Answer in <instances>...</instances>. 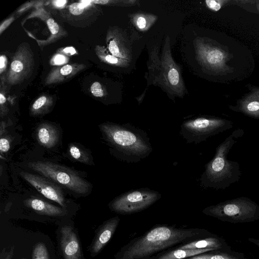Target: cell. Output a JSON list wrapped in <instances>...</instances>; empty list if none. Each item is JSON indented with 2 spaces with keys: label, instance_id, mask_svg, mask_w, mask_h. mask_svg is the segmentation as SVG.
Segmentation results:
<instances>
[{
  "label": "cell",
  "instance_id": "6da1fadb",
  "mask_svg": "<svg viewBox=\"0 0 259 259\" xmlns=\"http://www.w3.org/2000/svg\"><path fill=\"white\" fill-rule=\"evenodd\" d=\"M99 128L112 154L120 161L137 163L153 151L146 132L131 123L106 122L100 124Z\"/></svg>",
  "mask_w": 259,
  "mask_h": 259
},
{
  "label": "cell",
  "instance_id": "7a4b0ae2",
  "mask_svg": "<svg viewBox=\"0 0 259 259\" xmlns=\"http://www.w3.org/2000/svg\"><path fill=\"white\" fill-rule=\"evenodd\" d=\"M243 134V130L237 128L216 148L213 158L206 164L200 177L201 187L224 190L239 181L241 172L239 163L227 157L230 150Z\"/></svg>",
  "mask_w": 259,
  "mask_h": 259
},
{
  "label": "cell",
  "instance_id": "3957f363",
  "mask_svg": "<svg viewBox=\"0 0 259 259\" xmlns=\"http://www.w3.org/2000/svg\"><path fill=\"white\" fill-rule=\"evenodd\" d=\"M197 234L191 230L158 227L132 244L123 253L121 259H142Z\"/></svg>",
  "mask_w": 259,
  "mask_h": 259
},
{
  "label": "cell",
  "instance_id": "277c9868",
  "mask_svg": "<svg viewBox=\"0 0 259 259\" xmlns=\"http://www.w3.org/2000/svg\"><path fill=\"white\" fill-rule=\"evenodd\" d=\"M203 212L224 222L248 223L259 219V205L249 198L242 196L209 206Z\"/></svg>",
  "mask_w": 259,
  "mask_h": 259
},
{
  "label": "cell",
  "instance_id": "5b68a950",
  "mask_svg": "<svg viewBox=\"0 0 259 259\" xmlns=\"http://www.w3.org/2000/svg\"><path fill=\"white\" fill-rule=\"evenodd\" d=\"M30 169L57 184L78 194H85L91 188V184L69 167L50 161L30 162Z\"/></svg>",
  "mask_w": 259,
  "mask_h": 259
},
{
  "label": "cell",
  "instance_id": "8992f818",
  "mask_svg": "<svg viewBox=\"0 0 259 259\" xmlns=\"http://www.w3.org/2000/svg\"><path fill=\"white\" fill-rule=\"evenodd\" d=\"M233 126L231 120L225 118L199 116L184 121L180 126V134L187 144H198Z\"/></svg>",
  "mask_w": 259,
  "mask_h": 259
},
{
  "label": "cell",
  "instance_id": "52a82bcc",
  "mask_svg": "<svg viewBox=\"0 0 259 259\" xmlns=\"http://www.w3.org/2000/svg\"><path fill=\"white\" fill-rule=\"evenodd\" d=\"M161 197V194L148 188L133 189L115 198L109 204L110 208L120 213H132L147 208Z\"/></svg>",
  "mask_w": 259,
  "mask_h": 259
},
{
  "label": "cell",
  "instance_id": "ba28073f",
  "mask_svg": "<svg viewBox=\"0 0 259 259\" xmlns=\"http://www.w3.org/2000/svg\"><path fill=\"white\" fill-rule=\"evenodd\" d=\"M34 66V56L30 46L23 42L18 46L13 57L6 82L9 85L21 83L31 75Z\"/></svg>",
  "mask_w": 259,
  "mask_h": 259
},
{
  "label": "cell",
  "instance_id": "9c48e42d",
  "mask_svg": "<svg viewBox=\"0 0 259 259\" xmlns=\"http://www.w3.org/2000/svg\"><path fill=\"white\" fill-rule=\"evenodd\" d=\"M197 55L204 65L215 72H226L229 69L227 62L230 57L228 53L221 48L199 43L197 46Z\"/></svg>",
  "mask_w": 259,
  "mask_h": 259
},
{
  "label": "cell",
  "instance_id": "30bf717a",
  "mask_svg": "<svg viewBox=\"0 0 259 259\" xmlns=\"http://www.w3.org/2000/svg\"><path fill=\"white\" fill-rule=\"evenodd\" d=\"M20 175L45 197L66 207L63 192L58 184L46 177L26 171H20Z\"/></svg>",
  "mask_w": 259,
  "mask_h": 259
},
{
  "label": "cell",
  "instance_id": "8fae6325",
  "mask_svg": "<svg viewBox=\"0 0 259 259\" xmlns=\"http://www.w3.org/2000/svg\"><path fill=\"white\" fill-rule=\"evenodd\" d=\"M60 244L64 259H81V250L77 236L69 226L60 230Z\"/></svg>",
  "mask_w": 259,
  "mask_h": 259
},
{
  "label": "cell",
  "instance_id": "7c38bea8",
  "mask_svg": "<svg viewBox=\"0 0 259 259\" xmlns=\"http://www.w3.org/2000/svg\"><path fill=\"white\" fill-rule=\"evenodd\" d=\"M85 68L83 64L72 63L53 68L45 80L46 85H51L65 81Z\"/></svg>",
  "mask_w": 259,
  "mask_h": 259
},
{
  "label": "cell",
  "instance_id": "4fadbf2b",
  "mask_svg": "<svg viewBox=\"0 0 259 259\" xmlns=\"http://www.w3.org/2000/svg\"><path fill=\"white\" fill-rule=\"evenodd\" d=\"M119 222L116 217L108 220L100 229L91 246L92 254L99 253L110 240Z\"/></svg>",
  "mask_w": 259,
  "mask_h": 259
},
{
  "label": "cell",
  "instance_id": "5bb4252c",
  "mask_svg": "<svg viewBox=\"0 0 259 259\" xmlns=\"http://www.w3.org/2000/svg\"><path fill=\"white\" fill-rule=\"evenodd\" d=\"M24 204L37 213L53 217L66 215L67 210L64 208L55 206L41 199L30 197L25 199Z\"/></svg>",
  "mask_w": 259,
  "mask_h": 259
},
{
  "label": "cell",
  "instance_id": "9a60e30c",
  "mask_svg": "<svg viewBox=\"0 0 259 259\" xmlns=\"http://www.w3.org/2000/svg\"><path fill=\"white\" fill-rule=\"evenodd\" d=\"M59 131L54 125L43 122L36 129V137L39 144L47 148L55 147L59 140Z\"/></svg>",
  "mask_w": 259,
  "mask_h": 259
},
{
  "label": "cell",
  "instance_id": "2e32d148",
  "mask_svg": "<svg viewBox=\"0 0 259 259\" xmlns=\"http://www.w3.org/2000/svg\"><path fill=\"white\" fill-rule=\"evenodd\" d=\"M231 109L246 116L259 119V90H256L252 94L245 97Z\"/></svg>",
  "mask_w": 259,
  "mask_h": 259
},
{
  "label": "cell",
  "instance_id": "e0dca14e",
  "mask_svg": "<svg viewBox=\"0 0 259 259\" xmlns=\"http://www.w3.org/2000/svg\"><path fill=\"white\" fill-rule=\"evenodd\" d=\"M29 16L37 17L45 20L51 33L50 37L45 42H38L39 45H46L51 44L66 34V31L42 9L34 12Z\"/></svg>",
  "mask_w": 259,
  "mask_h": 259
},
{
  "label": "cell",
  "instance_id": "ac0fdd59",
  "mask_svg": "<svg viewBox=\"0 0 259 259\" xmlns=\"http://www.w3.org/2000/svg\"><path fill=\"white\" fill-rule=\"evenodd\" d=\"M53 104L52 97L44 95L38 97L32 104L30 109L32 116H38L47 113Z\"/></svg>",
  "mask_w": 259,
  "mask_h": 259
},
{
  "label": "cell",
  "instance_id": "d6986e66",
  "mask_svg": "<svg viewBox=\"0 0 259 259\" xmlns=\"http://www.w3.org/2000/svg\"><path fill=\"white\" fill-rule=\"evenodd\" d=\"M223 247V243L220 239L215 238H208L203 240L192 242L180 247L179 249L215 248L218 249Z\"/></svg>",
  "mask_w": 259,
  "mask_h": 259
},
{
  "label": "cell",
  "instance_id": "ffe728a7",
  "mask_svg": "<svg viewBox=\"0 0 259 259\" xmlns=\"http://www.w3.org/2000/svg\"><path fill=\"white\" fill-rule=\"evenodd\" d=\"M214 250L217 249L215 248L190 249H178L162 255L159 257L158 259H182L190 256H195L196 255H199L205 252Z\"/></svg>",
  "mask_w": 259,
  "mask_h": 259
},
{
  "label": "cell",
  "instance_id": "44dd1931",
  "mask_svg": "<svg viewBox=\"0 0 259 259\" xmlns=\"http://www.w3.org/2000/svg\"><path fill=\"white\" fill-rule=\"evenodd\" d=\"M107 44L109 52L114 56L124 59L125 53L117 35L113 31L108 32L107 35Z\"/></svg>",
  "mask_w": 259,
  "mask_h": 259
},
{
  "label": "cell",
  "instance_id": "7402d4cb",
  "mask_svg": "<svg viewBox=\"0 0 259 259\" xmlns=\"http://www.w3.org/2000/svg\"><path fill=\"white\" fill-rule=\"evenodd\" d=\"M95 50L97 57L102 62L117 66L124 63L125 61L123 59L114 56L103 46L97 45Z\"/></svg>",
  "mask_w": 259,
  "mask_h": 259
},
{
  "label": "cell",
  "instance_id": "603a6c76",
  "mask_svg": "<svg viewBox=\"0 0 259 259\" xmlns=\"http://www.w3.org/2000/svg\"><path fill=\"white\" fill-rule=\"evenodd\" d=\"M69 153L74 160L87 164H89L90 159L89 154L77 145L71 144L69 145Z\"/></svg>",
  "mask_w": 259,
  "mask_h": 259
},
{
  "label": "cell",
  "instance_id": "cb8c5ba5",
  "mask_svg": "<svg viewBox=\"0 0 259 259\" xmlns=\"http://www.w3.org/2000/svg\"><path fill=\"white\" fill-rule=\"evenodd\" d=\"M93 5L92 1H82L74 3L68 7V12L72 16H80L84 13Z\"/></svg>",
  "mask_w": 259,
  "mask_h": 259
},
{
  "label": "cell",
  "instance_id": "d4e9b609",
  "mask_svg": "<svg viewBox=\"0 0 259 259\" xmlns=\"http://www.w3.org/2000/svg\"><path fill=\"white\" fill-rule=\"evenodd\" d=\"M31 256L32 259H50L47 248L43 242H39L34 246Z\"/></svg>",
  "mask_w": 259,
  "mask_h": 259
},
{
  "label": "cell",
  "instance_id": "484cf974",
  "mask_svg": "<svg viewBox=\"0 0 259 259\" xmlns=\"http://www.w3.org/2000/svg\"><path fill=\"white\" fill-rule=\"evenodd\" d=\"M189 259H241L228 254H201L190 257Z\"/></svg>",
  "mask_w": 259,
  "mask_h": 259
},
{
  "label": "cell",
  "instance_id": "4316f807",
  "mask_svg": "<svg viewBox=\"0 0 259 259\" xmlns=\"http://www.w3.org/2000/svg\"><path fill=\"white\" fill-rule=\"evenodd\" d=\"M231 2L228 0H207L205 1V3L207 7L210 10L213 11H218L224 5H226Z\"/></svg>",
  "mask_w": 259,
  "mask_h": 259
},
{
  "label": "cell",
  "instance_id": "83f0119b",
  "mask_svg": "<svg viewBox=\"0 0 259 259\" xmlns=\"http://www.w3.org/2000/svg\"><path fill=\"white\" fill-rule=\"evenodd\" d=\"M92 94L95 97H103L105 96V91L103 86L98 81L92 83L90 88Z\"/></svg>",
  "mask_w": 259,
  "mask_h": 259
},
{
  "label": "cell",
  "instance_id": "f1b7e54d",
  "mask_svg": "<svg viewBox=\"0 0 259 259\" xmlns=\"http://www.w3.org/2000/svg\"><path fill=\"white\" fill-rule=\"evenodd\" d=\"M167 79L170 85H178L180 82V75L178 70L174 68H171L168 72Z\"/></svg>",
  "mask_w": 259,
  "mask_h": 259
},
{
  "label": "cell",
  "instance_id": "f546056e",
  "mask_svg": "<svg viewBox=\"0 0 259 259\" xmlns=\"http://www.w3.org/2000/svg\"><path fill=\"white\" fill-rule=\"evenodd\" d=\"M10 148V141L7 137L1 138L0 140V150L1 153L8 152Z\"/></svg>",
  "mask_w": 259,
  "mask_h": 259
},
{
  "label": "cell",
  "instance_id": "4dcf8cb0",
  "mask_svg": "<svg viewBox=\"0 0 259 259\" xmlns=\"http://www.w3.org/2000/svg\"><path fill=\"white\" fill-rule=\"evenodd\" d=\"M68 58L62 54H57L55 55L51 62L52 64L54 65H62L67 62Z\"/></svg>",
  "mask_w": 259,
  "mask_h": 259
},
{
  "label": "cell",
  "instance_id": "1f68e13d",
  "mask_svg": "<svg viewBox=\"0 0 259 259\" xmlns=\"http://www.w3.org/2000/svg\"><path fill=\"white\" fill-rule=\"evenodd\" d=\"M0 104H1V114L3 116L8 112L6 105V98L4 94L1 92L0 93Z\"/></svg>",
  "mask_w": 259,
  "mask_h": 259
},
{
  "label": "cell",
  "instance_id": "d6a6232c",
  "mask_svg": "<svg viewBox=\"0 0 259 259\" xmlns=\"http://www.w3.org/2000/svg\"><path fill=\"white\" fill-rule=\"evenodd\" d=\"M14 247H12L9 250L4 248L1 253V259H12L14 254Z\"/></svg>",
  "mask_w": 259,
  "mask_h": 259
},
{
  "label": "cell",
  "instance_id": "836d02e7",
  "mask_svg": "<svg viewBox=\"0 0 259 259\" xmlns=\"http://www.w3.org/2000/svg\"><path fill=\"white\" fill-rule=\"evenodd\" d=\"M14 18L12 17L4 21L0 26L1 34L7 28V27L14 21Z\"/></svg>",
  "mask_w": 259,
  "mask_h": 259
},
{
  "label": "cell",
  "instance_id": "e575fe53",
  "mask_svg": "<svg viewBox=\"0 0 259 259\" xmlns=\"http://www.w3.org/2000/svg\"><path fill=\"white\" fill-rule=\"evenodd\" d=\"M67 1L65 0H56L52 1V5L56 8L62 9L64 8L66 3Z\"/></svg>",
  "mask_w": 259,
  "mask_h": 259
},
{
  "label": "cell",
  "instance_id": "d590c367",
  "mask_svg": "<svg viewBox=\"0 0 259 259\" xmlns=\"http://www.w3.org/2000/svg\"><path fill=\"white\" fill-rule=\"evenodd\" d=\"M7 64V60L5 55L0 57V73L2 74L5 70Z\"/></svg>",
  "mask_w": 259,
  "mask_h": 259
},
{
  "label": "cell",
  "instance_id": "8d00e7d4",
  "mask_svg": "<svg viewBox=\"0 0 259 259\" xmlns=\"http://www.w3.org/2000/svg\"><path fill=\"white\" fill-rule=\"evenodd\" d=\"M136 24L139 28L144 29L146 26V20L144 17H139L137 20Z\"/></svg>",
  "mask_w": 259,
  "mask_h": 259
},
{
  "label": "cell",
  "instance_id": "74e56055",
  "mask_svg": "<svg viewBox=\"0 0 259 259\" xmlns=\"http://www.w3.org/2000/svg\"><path fill=\"white\" fill-rule=\"evenodd\" d=\"M63 52L64 53L69 55H72L76 53L75 49L72 47L66 48L63 50Z\"/></svg>",
  "mask_w": 259,
  "mask_h": 259
},
{
  "label": "cell",
  "instance_id": "f35d334b",
  "mask_svg": "<svg viewBox=\"0 0 259 259\" xmlns=\"http://www.w3.org/2000/svg\"><path fill=\"white\" fill-rule=\"evenodd\" d=\"M93 4H99V5H107L111 1L108 0H94L92 1Z\"/></svg>",
  "mask_w": 259,
  "mask_h": 259
},
{
  "label": "cell",
  "instance_id": "ab89813d",
  "mask_svg": "<svg viewBox=\"0 0 259 259\" xmlns=\"http://www.w3.org/2000/svg\"><path fill=\"white\" fill-rule=\"evenodd\" d=\"M248 241L256 245L259 248V240L254 238H248Z\"/></svg>",
  "mask_w": 259,
  "mask_h": 259
},
{
  "label": "cell",
  "instance_id": "60d3db41",
  "mask_svg": "<svg viewBox=\"0 0 259 259\" xmlns=\"http://www.w3.org/2000/svg\"><path fill=\"white\" fill-rule=\"evenodd\" d=\"M254 4L256 6V11L259 13V1H255Z\"/></svg>",
  "mask_w": 259,
  "mask_h": 259
},
{
  "label": "cell",
  "instance_id": "b9f144b4",
  "mask_svg": "<svg viewBox=\"0 0 259 259\" xmlns=\"http://www.w3.org/2000/svg\"><path fill=\"white\" fill-rule=\"evenodd\" d=\"M22 259H26V258H22Z\"/></svg>",
  "mask_w": 259,
  "mask_h": 259
}]
</instances>
